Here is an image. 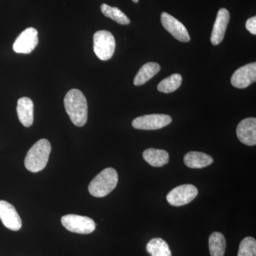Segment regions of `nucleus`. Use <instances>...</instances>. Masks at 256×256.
<instances>
[{"instance_id": "1", "label": "nucleus", "mask_w": 256, "mask_h": 256, "mask_svg": "<svg viewBox=\"0 0 256 256\" xmlns=\"http://www.w3.org/2000/svg\"><path fill=\"white\" fill-rule=\"evenodd\" d=\"M64 106L70 120L75 126L82 127L88 120V104L85 96L78 89H72L64 98Z\"/></svg>"}, {"instance_id": "2", "label": "nucleus", "mask_w": 256, "mask_h": 256, "mask_svg": "<svg viewBox=\"0 0 256 256\" xmlns=\"http://www.w3.org/2000/svg\"><path fill=\"white\" fill-rule=\"evenodd\" d=\"M52 151L50 141L42 139L30 148L25 158L24 164L32 172H38L46 168Z\"/></svg>"}, {"instance_id": "3", "label": "nucleus", "mask_w": 256, "mask_h": 256, "mask_svg": "<svg viewBox=\"0 0 256 256\" xmlns=\"http://www.w3.org/2000/svg\"><path fill=\"white\" fill-rule=\"evenodd\" d=\"M118 174L114 168H106L100 172L90 183L88 191L92 196L104 197L107 196L117 186Z\"/></svg>"}, {"instance_id": "4", "label": "nucleus", "mask_w": 256, "mask_h": 256, "mask_svg": "<svg viewBox=\"0 0 256 256\" xmlns=\"http://www.w3.org/2000/svg\"><path fill=\"white\" fill-rule=\"evenodd\" d=\"M94 50L99 60H110L116 50V40L114 35L106 30L96 32L94 36Z\"/></svg>"}, {"instance_id": "5", "label": "nucleus", "mask_w": 256, "mask_h": 256, "mask_svg": "<svg viewBox=\"0 0 256 256\" xmlns=\"http://www.w3.org/2000/svg\"><path fill=\"white\" fill-rule=\"evenodd\" d=\"M62 224L69 232L79 234H89L96 229V223L92 218L76 214L64 216Z\"/></svg>"}, {"instance_id": "6", "label": "nucleus", "mask_w": 256, "mask_h": 256, "mask_svg": "<svg viewBox=\"0 0 256 256\" xmlns=\"http://www.w3.org/2000/svg\"><path fill=\"white\" fill-rule=\"evenodd\" d=\"M172 121L171 116L164 114H151L133 120L132 127L138 130H154L166 127Z\"/></svg>"}, {"instance_id": "7", "label": "nucleus", "mask_w": 256, "mask_h": 256, "mask_svg": "<svg viewBox=\"0 0 256 256\" xmlns=\"http://www.w3.org/2000/svg\"><path fill=\"white\" fill-rule=\"evenodd\" d=\"M198 195V190L192 184H183L171 190L166 195V201L172 206H182L188 204Z\"/></svg>"}, {"instance_id": "8", "label": "nucleus", "mask_w": 256, "mask_h": 256, "mask_svg": "<svg viewBox=\"0 0 256 256\" xmlns=\"http://www.w3.org/2000/svg\"><path fill=\"white\" fill-rule=\"evenodd\" d=\"M38 43V32L36 28H30L22 32L13 44V50L16 53H32Z\"/></svg>"}, {"instance_id": "9", "label": "nucleus", "mask_w": 256, "mask_h": 256, "mask_svg": "<svg viewBox=\"0 0 256 256\" xmlns=\"http://www.w3.org/2000/svg\"><path fill=\"white\" fill-rule=\"evenodd\" d=\"M161 22L165 30L171 34L178 41L188 42L190 41L188 32L184 25L178 20L166 12L161 14Z\"/></svg>"}, {"instance_id": "10", "label": "nucleus", "mask_w": 256, "mask_h": 256, "mask_svg": "<svg viewBox=\"0 0 256 256\" xmlns=\"http://www.w3.org/2000/svg\"><path fill=\"white\" fill-rule=\"evenodd\" d=\"M256 80V63H250L240 67L232 76V85L238 88H246Z\"/></svg>"}, {"instance_id": "11", "label": "nucleus", "mask_w": 256, "mask_h": 256, "mask_svg": "<svg viewBox=\"0 0 256 256\" xmlns=\"http://www.w3.org/2000/svg\"><path fill=\"white\" fill-rule=\"evenodd\" d=\"M0 220L6 228L14 232L20 230L22 226V222L14 206L3 200L0 201Z\"/></svg>"}, {"instance_id": "12", "label": "nucleus", "mask_w": 256, "mask_h": 256, "mask_svg": "<svg viewBox=\"0 0 256 256\" xmlns=\"http://www.w3.org/2000/svg\"><path fill=\"white\" fill-rule=\"evenodd\" d=\"M236 134L242 144L248 146L256 144V119L248 118L239 122L236 128Z\"/></svg>"}, {"instance_id": "13", "label": "nucleus", "mask_w": 256, "mask_h": 256, "mask_svg": "<svg viewBox=\"0 0 256 256\" xmlns=\"http://www.w3.org/2000/svg\"><path fill=\"white\" fill-rule=\"evenodd\" d=\"M229 20H230V14L228 10L225 8L218 10L212 35H210V42L212 44L216 46L223 41Z\"/></svg>"}, {"instance_id": "14", "label": "nucleus", "mask_w": 256, "mask_h": 256, "mask_svg": "<svg viewBox=\"0 0 256 256\" xmlns=\"http://www.w3.org/2000/svg\"><path fill=\"white\" fill-rule=\"evenodd\" d=\"M16 111L18 120L24 127H30L34 122V102L30 98L18 99Z\"/></svg>"}, {"instance_id": "15", "label": "nucleus", "mask_w": 256, "mask_h": 256, "mask_svg": "<svg viewBox=\"0 0 256 256\" xmlns=\"http://www.w3.org/2000/svg\"><path fill=\"white\" fill-rule=\"evenodd\" d=\"M184 162L186 166L192 169H202L212 164L214 160L206 153L192 151L185 154Z\"/></svg>"}, {"instance_id": "16", "label": "nucleus", "mask_w": 256, "mask_h": 256, "mask_svg": "<svg viewBox=\"0 0 256 256\" xmlns=\"http://www.w3.org/2000/svg\"><path fill=\"white\" fill-rule=\"evenodd\" d=\"M142 156L148 164L156 168H161L169 162V154L164 150L149 148L144 151Z\"/></svg>"}, {"instance_id": "17", "label": "nucleus", "mask_w": 256, "mask_h": 256, "mask_svg": "<svg viewBox=\"0 0 256 256\" xmlns=\"http://www.w3.org/2000/svg\"><path fill=\"white\" fill-rule=\"evenodd\" d=\"M160 64L154 62H149L143 65L138 72L134 78V85L140 86L150 80L152 77L159 73L160 70Z\"/></svg>"}, {"instance_id": "18", "label": "nucleus", "mask_w": 256, "mask_h": 256, "mask_svg": "<svg viewBox=\"0 0 256 256\" xmlns=\"http://www.w3.org/2000/svg\"><path fill=\"white\" fill-rule=\"evenodd\" d=\"M226 242L224 236L220 232H214L208 238L210 256H224Z\"/></svg>"}, {"instance_id": "19", "label": "nucleus", "mask_w": 256, "mask_h": 256, "mask_svg": "<svg viewBox=\"0 0 256 256\" xmlns=\"http://www.w3.org/2000/svg\"><path fill=\"white\" fill-rule=\"evenodd\" d=\"M146 249L151 256H172L169 245L162 238L151 239L146 244Z\"/></svg>"}, {"instance_id": "20", "label": "nucleus", "mask_w": 256, "mask_h": 256, "mask_svg": "<svg viewBox=\"0 0 256 256\" xmlns=\"http://www.w3.org/2000/svg\"><path fill=\"white\" fill-rule=\"evenodd\" d=\"M101 12L107 18L116 22L122 25H128L130 23V20L126 14L117 8H112L106 4H102L100 6Z\"/></svg>"}, {"instance_id": "21", "label": "nucleus", "mask_w": 256, "mask_h": 256, "mask_svg": "<svg viewBox=\"0 0 256 256\" xmlns=\"http://www.w3.org/2000/svg\"><path fill=\"white\" fill-rule=\"evenodd\" d=\"M182 82V77L180 74H174L162 80L158 85V89L160 92L170 94L178 90Z\"/></svg>"}, {"instance_id": "22", "label": "nucleus", "mask_w": 256, "mask_h": 256, "mask_svg": "<svg viewBox=\"0 0 256 256\" xmlns=\"http://www.w3.org/2000/svg\"><path fill=\"white\" fill-rule=\"evenodd\" d=\"M237 256H256V239L252 237L242 239L239 246Z\"/></svg>"}, {"instance_id": "23", "label": "nucleus", "mask_w": 256, "mask_h": 256, "mask_svg": "<svg viewBox=\"0 0 256 256\" xmlns=\"http://www.w3.org/2000/svg\"><path fill=\"white\" fill-rule=\"evenodd\" d=\"M246 28L250 34L254 35L256 34V16H252L247 20Z\"/></svg>"}, {"instance_id": "24", "label": "nucleus", "mask_w": 256, "mask_h": 256, "mask_svg": "<svg viewBox=\"0 0 256 256\" xmlns=\"http://www.w3.org/2000/svg\"><path fill=\"white\" fill-rule=\"evenodd\" d=\"M138 1H139V0H132V2H134V3H138Z\"/></svg>"}]
</instances>
